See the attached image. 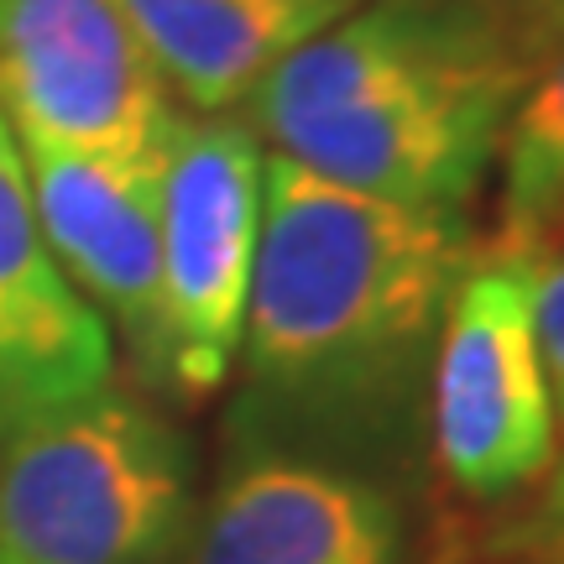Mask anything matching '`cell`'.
Here are the masks:
<instances>
[{
  "label": "cell",
  "mask_w": 564,
  "mask_h": 564,
  "mask_svg": "<svg viewBox=\"0 0 564 564\" xmlns=\"http://www.w3.org/2000/svg\"><path fill=\"white\" fill-rule=\"evenodd\" d=\"M0 116L17 141L126 162L178 126L121 0H0Z\"/></svg>",
  "instance_id": "8992f818"
},
{
  "label": "cell",
  "mask_w": 564,
  "mask_h": 564,
  "mask_svg": "<svg viewBox=\"0 0 564 564\" xmlns=\"http://www.w3.org/2000/svg\"><path fill=\"white\" fill-rule=\"evenodd\" d=\"M116 340L42 241L17 131L0 116V440L110 387Z\"/></svg>",
  "instance_id": "9c48e42d"
},
{
  "label": "cell",
  "mask_w": 564,
  "mask_h": 564,
  "mask_svg": "<svg viewBox=\"0 0 564 564\" xmlns=\"http://www.w3.org/2000/svg\"><path fill=\"white\" fill-rule=\"evenodd\" d=\"M486 6H497L502 17H512L518 26H528L533 37L544 42V26H549V11H554V0H486ZM549 47V42H544Z\"/></svg>",
  "instance_id": "5bb4252c"
},
{
  "label": "cell",
  "mask_w": 564,
  "mask_h": 564,
  "mask_svg": "<svg viewBox=\"0 0 564 564\" xmlns=\"http://www.w3.org/2000/svg\"><path fill=\"white\" fill-rule=\"evenodd\" d=\"M183 564H403V502L377 470L282 444H236L194 502Z\"/></svg>",
  "instance_id": "52a82bcc"
},
{
  "label": "cell",
  "mask_w": 564,
  "mask_h": 564,
  "mask_svg": "<svg viewBox=\"0 0 564 564\" xmlns=\"http://www.w3.org/2000/svg\"><path fill=\"white\" fill-rule=\"evenodd\" d=\"M544 42H564V0H554V11H549V26H544Z\"/></svg>",
  "instance_id": "9a60e30c"
},
{
  "label": "cell",
  "mask_w": 564,
  "mask_h": 564,
  "mask_svg": "<svg viewBox=\"0 0 564 564\" xmlns=\"http://www.w3.org/2000/svg\"><path fill=\"white\" fill-rule=\"evenodd\" d=\"M560 225H564V204H560Z\"/></svg>",
  "instance_id": "2e32d148"
},
{
  "label": "cell",
  "mask_w": 564,
  "mask_h": 564,
  "mask_svg": "<svg viewBox=\"0 0 564 564\" xmlns=\"http://www.w3.org/2000/svg\"><path fill=\"white\" fill-rule=\"evenodd\" d=\"M194 518V444L105 387L0 440V564H167Z\"/></svg>",
  "instance_id": "3957f363"
},
{
  "label": "cell",
  "mask_w": 564,
  "mask_h": 564,
  "mask_svg": "<svg viewBox=\"0 0 564 564\" xmlns=\"http://www.w3.org/2000/svg\"><path fill=\"white\" fill-rule=\"evenodd\" d=\"M267 147L241 116H178L162 147V356L152 387L215 398L241 356Z\"/></svg>",
  "instance_id": "277c9868"
},
{
  "label": "cell",
  "mask_w": 564,
  "mask_h": 564,
  "mask_svg": "<svg viewBox=\"0 0 564 564\" xmlns=\"http://www.w3.org/2000/svg\"><path fill=\"white\" fill-rule=\"evenodd\" d=\"M497 167H502V199L486 257L518 262L528 246L554 236L564 204V42L544 47L533 79L523 84L497 147Z\"/></svg>",
  "instance_id": "8fae6325"
},
{
  "label": "cell",
  "mask_w": 564,
  "mask_h": 564,
  "mask_svg": "<svg viewBox=\"0 0 564 564\" xmlns=\"http://www.w3.org/2000/svg\"><path fill=\"white\" fill-rule=\"evenodd\" d=\"M544 42L486 0H361L246 100L267 152L419 209H470Z\"/></svg>",
  "instance_id": "7a4b0ae2"
},
{
  "label": "cell",
  "mask_w": 564,
  "mask_h": 564,
  "mask_svg": "<svg viewBox=\"0 0 564 564\" xmlns=\"http://www.w3.org/2000/svg\"><path fill=\"white\" fill-rule=\"evenodd\" d=\"M361 0H121L167 95L194 116H230L299 47Z\"/></svg>",
  "instance_id": "30bf717a"
},
{
  "label": "cell",
  "mask_w": 564,
  "mask_h": 564,
  "mask_svg": "<svg viewBox=\"0 0 564 564\" xmlns=\"http://www.w3.org/2000/svg\"><path fill=\"white\" fill-rule=\"evenodd\" d=\"M42 241L152 382L162 356V158H95L21 141Z\"/></svg>",
  "instance_id": "ba28073f"
},
{
  "label": "cell",
  "mask_w": 564,
  "mask_h": 564,
  "mask_svg": "<svg viewBox=\"0 0 564 564\" xmlns=\"http://www.w3.org/2000/svg\"><path fill=\"white\" fill-rule=\"evenodd\" d=\"M470 241L465 209L377 199L267 152L236 444L361 470L403 455Z\"/></svg>",
  "instance_id": "6da1fadb"
},
{
  "label": "cell",
  "mask_w": 564,
  "mask_h": 564,
  "mask_svg": "<svg viewBox=\"0 0 564 564\" xmlns=\"http://www.w3.org/2000/svg\"><path fill=\"white\" fill-rule=\"evenodd\" d=\"M523 560L528 564H564V486L549 497L544 518H539V528L528 533L523 544Z\"/></svg>",
  "instance_id": "4fadbf2b"
},
{
  "label": "cell",
  "mask_w": 564,
  "mask_h": 564,
  "mask_svg": "<svg viewBox=\"0 0 564 564\" xmlns=\"http://www.w3.org/2000/svg\"><path fill=\"white\" fill-rule=\"evenodd\" d=\"M518 267H523V288H528L533 350H539L554 429H560V444H564V246L554 236H544L539 246H528L518 257Z\"/></svg>",
  "instance_id": "7c38bea8"
},
{
  "label": "cell",
  "mask_w": 564,
  "mask_h": 564,
  "mask_svg": "<svg viewBox=\"0 0 564 564\" xmlns=\"http://www.w3.org/2000/svg\"><path fill=\"white\" fill-rule=\"evenodd\" d=\"M429 449L465 502H507L560 460V429L533 350L523 267L470 262L429 361Z\"/></svg>",
  "instance_id": "5b68a950"
}]
</instances>
